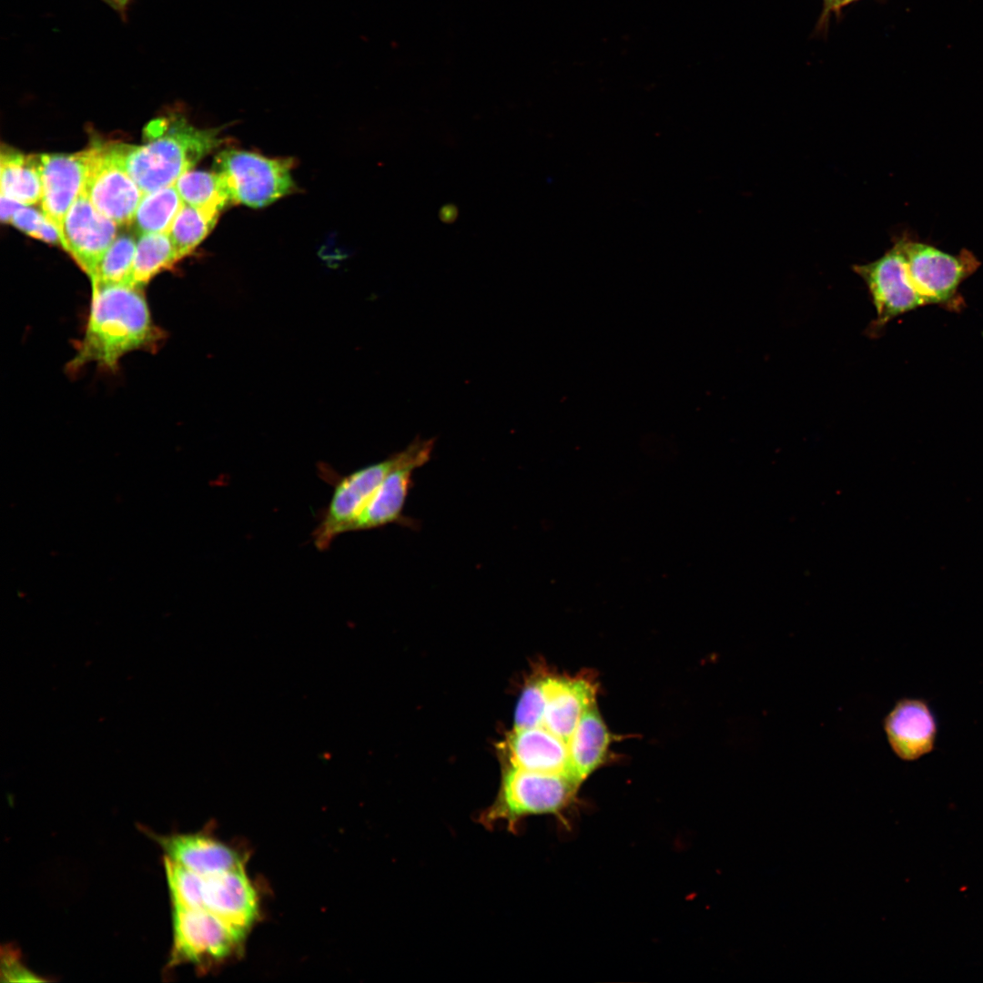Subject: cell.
Listing matches in <instances>:
<instances>
[{
  "label": "cell",
  "mask_w": 983,
  "mask_h": 983,
  "mask_svg": "<svg viewBox=\"0 0 983 983\" xmlns=\"http://www.w3.org/2000/svg\"><path fill=\"white\" fill-rule=\"evenodd\" d=\"M293 161L228 148L215 158L214 169L224 180L232 203L262 208L295 189Z\"/></svg>",
  "instance_id": "cell-4"
},
{
  "label": "cell",
  "mask_w": 983,
  "mask_h": 983,
  "mask_svg": "<svg viewBox=\"0 0 983 983\" xmlns=\"http://www.w3.org/2000/svg\"><path fill=\"white\" fill-rule=\"evenodd\" d=\"M117 223L100 213L81 191L63 223L61 246L89 279L117 236Z\"/></svg>",
  "instance_id": "cell-11"
},
{
  "label": "cell",
  "mask_w": 983,
  "mask_h": 983,
  "mask_svg": "<svg viewBox=\"0 0 983 983\" xmlns=\"http://www.w3.org/2000/svg\"><path fill=\"white\" fill-rule=\"evenodd\" d=\"M184 204L175 184L146 193L132 222L140 234L168 233Z\"/></svg>",
  "instance_id": "cell-22"
},
{
  "label": "cell",
  "mask_w": 983,
  "mask_h": 983,
  "mask_svg": "<svg viewBox=\"0 0 983 983\" xmlns=\"http://www.w3.org/2000/svg\"><path fill=\"white\" fill-rule=\"evenodd\" d=\"M902 241L911 280L925 305L952 300L961 282L979 265L966 249L951 255L922 242Z\"/></svg>",
  "instance_id": "cell-7"
},
{
  "label": "cell",
  "mask_w": 983,
  "mask_h": 983,
  "mask_svg": "<svg viewBox=\"0 0 983 983\" xmlns=\"http://www.w3.org/2000/svg\"><path fill=\"white\" fill-rule=\"evenodd\" d=\"M10 223L35 238L52 245L61 246V238L57 228L44 212H39L23 205L15 212Z\"/></svg>",
  "instance_id": "cell-26"
},
{
  "label": "cell",
  "mask_w": 983,
  "mask_h": 983,
  "mask_svg": "<svg viewBox=\"0 0 983 983\" xmlns=\"http://www.w3.org/2000/svg\"><path fill=\"white\" fill-rule=\"evenodd\" d=\"M865 281L877 310L873 329L925 303L915 288L907 265L902 238L881 258L853 267Z\"/></svg>",
  "instance_id": "cell-8"
},
{
  "label": "cell",
  "mask_w": 983,
  "mask_h": 983,
  "mask_svg": "<svg viewBox=\"0 0 983 983\" xmlns=\"http://www.w3.org/2000/svg\"><path fill=\"white\" fill-rule=\"evenodd\" d=\"M545 709L541 726L567 745L583 713L595 704L596 684L589 677L542 678Z\"/></svg>",
  "instance_id": "cell-14"
},
{
  "label": "cell",
  "mask_w": 983,
  "mask_h": 983,
  "mask_svg": "<svg viewBox=\"0 0 983 983\" xmlns=\"http://www.w3.org/2000/svg\"><path fill=\"white\" fill-rule=\"evenodd\" d=\"M164 866L173 906L204 908L202 877L166 856Z\"/></svg>",
  "instance_id": "cell-25"
},
{
  "label": "cell",
  "mask_w": 983,
  "mask_h": 983,
  "mask_svg": "<svg viewBox=\"0 0 983 983\" xmlns=\"http://www.w3.org/2000/svg\"><path fill=\"white\" fill-rule=\"evenodd\" d=\"M581 783L573 777L511 766L504 774L498 798L480 817L487 827L504 823L517 830L530 816L557 815L573 800Z\"/></svg>",
  "instance_id": "cell-3"
},
{
  "label": "cell",
  "mask_w": 983,
  "mask_h": 983,
  "mask_svg": "<svg viewBox=\"0 0 983 983\" xmlns=\"http://www.w3.org/2000/svg\"><path fill=\"white\" fill-rule=\"evenodd\" d=\"M134 238L128 235H120L107 248L94 274L90 278L92 288L102 285L129 283L135 255Z\"/></svg>",
  "instance_id": "cell-24"
},
{
  "label": "cell",
  "mask_w": 983,
  "mask_h": 983,
  "mask_svg": "<svg viewBox=\"0 0 983 983\" xmlns=\"http://www.w3.org/2000/svg\"><path fill=\"white\" fill-rule=\"evenodd\" d=\"M883 729L890 749L905 762L917 761L936 748L937 719L924 698L897 700L884 717Z\"/></svg>",
  "instance_id": "cell-12"
},
{
  "label": "cell",
  "mask_w": 983,
  "mask_h": 983,
  "mask_svg": "<svg viewBox=\"0 0 983 983\" xmlns=\"http://www.w3.org/2000/svg\"><path fill=\"white\" fill-rule=\"evenodd\" d=\"M204 908L247 931L258 915L257 894L243 866L205 877Z\"/></svg>",
  "instance_id": "cell-15"
},
{
  "label": "cell",
  "mask_w": 983,
  "mask_h": 983,
  "mask_svg": "<svg viewBox=\"0 0 983 983\" xmlns=\"http://www.w3.org/2000/svg\"><path fill=\"white\" fill-rule=\"evenodd\" d=\"M218 217V213L184 204L168 231L179 259L189 255L204 240Z\"/></svg>",
  "instance_id": "cell-23"
},
{
  "label": "cell",
  "mask_w": 983,
  "mask_h": 983,
  "mask_svg": "<svg viewBox=\"0 0 983 983\" xmlns=\"http://www.w3.org/2000/svg\"><path fill=\"white\" fill-rule=\"evenodd\" d=\"M179 260L168 233L140 234L128 284L144 288L153 277Z\"/></svg>",
  "instance_id": "cell-20"
},
{
  "label": "cell",
  "mask_w": 983,
  "mask_h": 983,
  "mask_svg": "<svg viewBox=\"0 0 983 983\" xmlns=\"http://www.w3.org/2000/svg\"><path fill=\"white\" fill-rule=\"evenodd\" d=\"M0 206L1 221L4 223H8L11 221L15 212L23 205L5 196L1 195Z\"/></svg>",
  "instance_id": "cell-30"
},
{
  "label": "cell",
  "mask_w": 983,
  "mask_h": 983,
  "mask_svg": "<svg viewBox=\"0 0 983 983\" xmlns=\"http://www.w3.org/2000/svg\"><path fill=\"white\" fill-rule=\"evenodd\" d=\"M823 9L816 24V31L823 33L827 30L828 22L832 15L836 17L841 15V4L843 0H822Z\"/></svg>",
  "instance_id": "cell-28"
},
{
  "label": "cell",
  "mask_w": 983,
  "mask_h": 983,
  "mask_svg": "<svg viewBox=\"0 0 983 983\" xmlns=\"http://www.w3.org/2000/svg\"><path fill=\"white\" fill-rule=\"evenodd\" d=\"M5 967V976L8 980H22V981H35L38 980L35 975L31 974L25 968H23L22 965L17 963L16 960L7 958Z\"/></svg>",
  "instance_id": "cell-29"
},
{
  "label": "cell",
  "mask_w": 983,
  "mask_h": 983,
  "mask_svg": "<svg viewBox=\"0 0 983 983\" xmlns=\"http://www.w3.org/2000/svg\"><path fill=\"white\" fill-rule=\"evenodd\" d=\"M1 195L24 206L41 201L40 155L2 151L0 159Z\"/></svg>",
  "instance_id": "cell-19"
},
{
  "label": "cell",
  "mask_w": 983,
  "mask_h": 983,
  "mask_svg": "<svg viewBox=\"0 0 983 983\" xmlns=\"http://www.w3.org/2000/svg\"><path fill=\"white\" fill-rule=\"evenodd\" d=\"M86 161L87 149L75 154L40 155L41 207L57 228L60 238L65 217L83 189Z\"/></svg>",
  "instance_id": "cell-13"
},
{
  "label": "cell",
  "mask_w": 983,
  "mask_h": 983,
  "mask_svg": "<svg viewBox=\"0 0 983 983\" xmlns=\"http://www.w3.org/2000/svg\"><path fill=\"white\" fill-rule=\"evenodd\" d=\"M175 186L184 203L198 208L220 214L232 203L224 180L215 170H189Z\"/></svg>",
  "instance_id": "cell-21"
},
{
  "label": "cell",
  "mask_w": 983,
  "mask_h": 983,
  "mask_svg": "<svg viewBox=\"0 0 983 983\" xmlns=\"http://www.w3.org/2000/svg\"><path fill=\"white\" fill-rule=\"evenodd\" d=\"M542 679L532 683L523 690L514 714L515 728H529L542 725L545 709Z\"/></svg>",
  "instance_id": "cell-27"
},
{
  "label": "cell",
  "mask_w": 983,
  "mask_h": 983,
  "mask_svg": "<svg viewBox=\"0 0 983 983\" xmlns=\"http://www.w3.org/2000/svg\"><path fill=\"white\" fill-rule=\"evenodd\" d=\"M857 1H860V0H843L842 4H841V8L843 9L844 7H846L847 5H849L851 4H854V3L857 2Z\"/></svg>",
  "instance_id": "cell-33"
},
{
  "label": "cell",
  "mask_w": 983,
  "mask_h": 983,
  "mask_svg": "<svg viewBox=\"0 0 983 983\" xmlns=\"http://www.w3.org/2000/svg\"><path fill=\"white\" fill-rule=\"evenodd\" d=\"M439 217L442 222L451 224L454 222L458 217V208L454 204H446L440 209Z\"/></svg>",
  "instance_id": "cell-31"
},
{
  "label": "cell",
  "mask_w": 983,
  "mask_h": 983,
  "mask_svg": "<svg viewBox=\"0 0 983 983\" xmlns=\"http://www.w3.org/2000/svg\"><path fill=\"white\" fill-rule=\"evenodd\" d=\"M172 925L169 966L221 960L234 951L247 932L205 908L178 906H173Z\"/></svg>",
  "instance_id": "cell-5"
},
{
  "label": "cell",
  "mask_w": 983,
  "mask_h": 983,
  "mask_svg": "<svg viewBox=\"0 0 983 983\" xmlns=\"http://www.w3.org/2000/svg\"><path fill=\"white\" fill-rule=\"evenodd\" d=\"M508 753L512 766L574 778L568 745L543 726L514 728L508 740Z\"/></svg>",
  "instance_id": "cell-16"
},
{
  "label": "cell",
  "mask_w": 983,
  "mask_h": 983,
  "mask_svg": "<svg viewBox=\"0 0 983 983\" xmlns=\"http://www.w3.org/2000/svg\"><path fill=\"white\" fill-rule=\"evenodd\" d=\"M82 191L96 208L117 225L133 221L143 192L118 161L112 143L87 148Z\"/></svg>",
  "instance_id": "cell-6"
},
{
  "label": "cell",
  "mask_w": 983,
  "mask_h": 983,
  "mask_svg": "<svg viewBox=\"0 0 983 983\" xmlns=\"http://www.w3.org/2000/svg\"><path fill=\"white\" fill-rule=\"evenodd\" d=\"M400 457V451L343 477L336 484L329 504L313 533L314 543L319 550L327 549L336 536L350 531Z\"/></svg>",
  "instance_id": "cell-9"
},
{
  "label": "cell",
  "mask_w": 983,
  "mask_h": 983,
  "mask_svg": "<svg viewBox=\"0 0 983 983\" xmlns=\"http://www.w3.org/2000/svg\"><path fill=\"white\" fill-rule=\"evenodd\" d=\"M146 137L140 146L112 143L121 166L143 194L174 185L224 142L218 128H198L182 117L153 121Z\"/></svg>",
  "instance_id": "cell-2"
},
{
  "label": "cell",
  "mask_w": 983,
  "mask_h": 983,
  "mask_svg": "<svg viewBox=\"0 0 983 983\" xmlns=\"http://www.w3.org/2000/svg\"><path fill=\"white\" fill-rule=\"evenodd\" d=\"M121 14H124L130 0H104Z\"/></svg>",
  "instance_id": "cell-32"
},
{
  "label": "cell",
  "mask_w": 983,
  "mask_h": 983,
  "mask_svg": "<svg viewBox=\"0 0 983 983\" xmlns=\"http://www.w3.org/2000/svg\"><path fill=\"white\" fill-rule=\"evenodd\" d=\"M434 441V438L416 437L400 451L399 461L382 480L349 532L377 528L400 520L412 472L430 460Z\"/></svg>",
  "instance_id": "cell-10"
},
{
  "label": "cell",
  "mask_w": 983,
  "mask_h": 983,
  "mask_svg": "<svg viewBox=\"0 0 983 983\" xmlns=\"http://www.w3.org/2000/svg\"><path fill=\"white\" fill-rule=\"evenodd\" d=\"M610 742L607 727L593 704L583 713L568 742L572 773L577 781L582 783L604 762Z\"/></svg>",
  "instance_id": "cell-18"
},
{
  "label": "cell",
  "mask_w": 983,
  "mask_h": 983,
  "mask_svg": "<svg viewBox=\"0 0 983 983\" xmlns=\"http://www.w3.org/2000/svg\"><path fill=\"white\" fill-rule=\"evenodd\" d=\"M143 290L128 283L92 288L86 331L69 370L90 363L114 370L128 352L157 347L162 333L151 319Z\"/></svg>",
  "instance_id": "cell-1"
},
{
  "label": "cell",
  "mask_w": 983,
  "mask_h": 983,
  "mask_svg": "<svg viewBox=\"0 0 983 983\" xmlns=\"http://www.w3.org/2000/svg\"><path fill=\"white\" fill-rule=\"evenodd\" d=\"M154 837L167 857L205 877L243 866L238 853L203 835L181 834Z\"/></svg>",
  "instance_id": "cell-17"
}]
</instances>
